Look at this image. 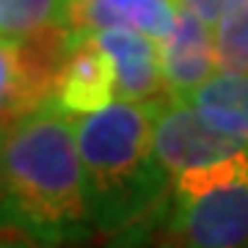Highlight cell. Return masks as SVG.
<instances>
[{
	"mask_svg": "<svg viewBox=\"0 0 248 248\" xmlns=\"http://www.w3.org/2000/svg\"><path fill=\"white\" fill-rule=\"evenodd\" d=\"M72 0H0V39H25L47 28L69 25Z\"/></svg>",
	"mask_w": 248,
	"mask_h": 248,
	"instance_id": "8fae6325",
	"label": "cell"
},
{
	"mask_svg": "<svg viewBox=\"0 0 248 248\" xmlns=\"http://www.w3.org/2000/svg\"><path fill=\"white\" fill-rule=\"evenodd\" d=\"M218 72L248 75V0H232L213 25Z\"/></svg>",
	"mask_w": 248,
	"mask_h": 248,
	"instance_id": "7c38bea8",
	"label": "cell"
},
{
	"mask_svg": "<svg viewBox=\"0 0 248 248\" xmlns=\"http://www.w3.org/2000/svg\"><path fill=\"white\" fill-rule=\"evenodd\" d=\"M53 99L72 116L94 113L116 102L113 61L91 33L69 28V53L58 69Z\"/></svg>",
	"mask_w": 248,
	"mask_h": 248,
	"instance_id": "8992f818",
	"label": "cell"
},
{
	"mask_svg": "<svg viewBox=\"0 0 248 248\" xmlns=\"http://www.w3.org/2000/svg\"><path fill=\"white\" fill-rule=\"evenodd\" d=\"M152 116L155 99H116L75 116L91 223L105 234L146 221L171 190V174L155 152Z\"/></svg>",
	"mask_w": 248,
	"mask_h": 248,
	"instance_id": "7a4b0ae2",
	"label": "cell"
},
{
	"mask_svg": "<svg viewBox=\"0 0 248 248\" xmlns=\"http://www.w3.org/2000/svg\"><path fill=\"white\" fill-rule=\"evenodd\" d=\"M89 223L75 116L50 99L0 130V232L55 243Z\"/></svg>",
	"mask_w": 248,
	"mask_h": 248,
	"instance_id": "6da1fadb",
	"label": "cell"
},
{
	"mask_svg": "<svg viewBox=\"0 0 248 248\" xmlns=\"http://www.w3.org/2000/svg\"><path fill=\"white\" fill-rule=\"evenodd\" d=\"M169 234L182 246H248V152L171 179Z\"/></svg>",
	"mask_w": 248,
	"mask_h": 248,
	"instance_id": "3957f363",
	"label": "cell"
},
{
	"mask_svg": "<svg viewBox=\"0 0 248 248\" xmlns=\"http://www.w3.org/2000/svg\"><path fill=\"white\" fill-rule=\"evenodd\" d=\"M97 45L110 55L116 69V99L141 102L155 97L163 86L160 66V39L141 33L135 28L110 25L89 31Z\"/></svg>",
	"mask_w": 248,
	"mask_h": 248,
	"instance_id": "ba28073f",
	"label": "cell"
},
{
	"mask_svg": "<svg viewBox=\"0 0 248 248\" xmlns=\"http://www.w3.org/2000/svg\"><path fill=\"white\" fill-rule=\"evenodd\" d=\"M182 99L199 108V113L218 130L248 146V75L215 72L207 83Z\"/></svg>",
	"mask_w": 248,
	"mask_h": 248,
	"instance_id": "30bf717a",
	"label": "cell"
},
{
	"mask_svg": "<svg viewBox=\"0 0 248 248\" xmlns=\"http://www.w3.org/2000/svg\"><path fill=\"white\" fill-rule=\"evenodd\" d=\"M69 53V25L25 39H0V130L53 99L55 78Z\"/></svg>",
	"mask_w": 248,
	"mask_h": 248,
	"instance_id": "277c9868",
	"label": "cell"
},
{
	"mask_svg": "<svg viewBox=\"0 0 248 248\" xmlns=\"http://www.w3.org/2000/svg\"><path fill=\"white\" fill-rule=\"evenodd\" d=\"M152 138H155V152L171 179L187 169H199L215 160L248 152L243 141L218 130L213 122H207L199 113V108H193L177 94L155 99Z\"/></svg>",
	"mask_w": 248,
	"mask_h": 248,
	"instance_id": "5b68a950",
	"label": "cell"
},
{
	"mask_svg": "<svg viewBox=\"0 0 248 248\" xmlns=\"http://www.w3.org/2000/svg\"><path fill=\"white\" fill-rule=\"evenodd\" d=\"M160 66L163 86L169 94L187 97L218 72L213 25L177 3L174 25L160 39Z\"/></svg>",
	"mask_w": 248,
	"mask_h": 248,
	"instance_id": "52a82bcc",
	"label": "cell"
},
{
	"mask_svg": "<svg viewBox=\"0 0 248 248\" xmlns=\"http://www.w3.org/2000/svg\"><path fill=\"white\" fill-rule=\"evenodd\" d=\"M174 14L177 0H72L69 28L89 33L99 28L124 25L163 39L174 25Z\"/></svg>",
	"mask_w": 248,
	"mask_h": 248,
	"instance_id": "9c48e42d",
	"label": "cell"
}]
</instances>
